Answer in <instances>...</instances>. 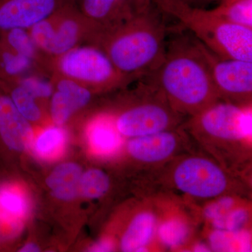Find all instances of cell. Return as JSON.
I'll return each mask as SVG.
<instances>
[{
    "mask_svg": "<svg viewBox=\"0 0 252 252\" xmlns=\"http://www.w3.org/2000/svg\"><path fill=\"white\" fill-rule=\"evenodd\" d=\"M144 78L157 84L172 108L185 117L220 100L195 37L182 34L172 39L161 64Z\"/></svg>",
    "mask_w": 252,
    "mask_h": 252,
    "instance_id": "cell-1",
    "label": "cell"
},
{
    "mask_svg": "<svg viewBox=\"0 0 252 252\" xmlns=\"http://www.w3.org/2000/svg\"><path fill=\"white\" fill-rule=\"evenodd\" d=\"M152 4L122 22L101 28L91 44L103 50L119 72L135 80L153 73L166 51V27Z\"/></svg>",
    "mask_w": 252,
    "mask_h": 252,
    "instance_id": "cell-2",
    "label": "cell"
},
{
    "mask_svg": "<svg viewBox=\"0 0 252 252\" xmlns=\"http://www.w3.org/2000/svg\"><path fill=\"white\" fill-rule=\"evenodd\" d=\"M252 105L220 100L181 125L228 171L240 176L252 157Z\"/></svg>",
    "mask_w": 252,
    "mask_h": 252,
    "instance_id": "cell-3",
    "label": "cell"
},
{
    "mask_svg": "<svg viewBox=\"0 0 252 252\" xmlns=\"http://www.w3.org/2000/svg\"><path fill=\"white\" fill-rule=\"evenodd\" d=\"M162 12L171 15L193 33L207 49L220 59L252 62V28L235 24L206 10L177 0H153Z\"/></svg>",
    "mask_w": 252,
    "mask_h": 252,
    "instance_id": "cell-4",
    "label": "cell"
},
{
    "mask_svg": "<svg viewBox=\"0 0 252 252\" xmlns=\"http://www.w3.org/2000/svg\"><path fill=\"white\" fill-rule=\"evenodd\" d=\"M165 182L181 193L195 200H212L226 194L243 193L238 177L215 159L200 155L178 156L168 162Z\"/></svg>",
    "mask_w": 252,
    "mask_h": 252,
    "instance_id": "cell-5",
    "label": "cell"
},
{
    "mask_svg": "<svg viewBox=\"0 0 252 252\" xmlns=\"http://www.w3.org/2000/svg\"><path fill=\"white\" fill-rule=\"evenodd\" d=\"M140 80L131 93L128 105L116 117L112 115L120 135L130 139L180 127L185 117L172 108L153 81Z\"/></svg>",
    "mask_w": 252,
    "mask_h": 252,
    "instance_id": "cell-6",
    "label": "cell"
},
{
    "mask_svg": "<svg viewBox=\"0 0 252 252\" xmlns=\"http://www.w3.org/2000/svg\"><path fill=\"white\" fill-rule=\"evenodd\" d=\"M51 74L68 78L93 91L122 88L135 81L119 72L98 46L84 44L50 61Z\"/></svg>",
    "mask_w": 252,
    "mask_h": 252,
    "instance_id": "cell-7",
    "label": "cell"
},
{
    "mask_svg": "<svg viewBox=\"0 0 252 252\" xmlns=\"http://www.w3.org/2000/svg\"><path fill=\"white\" fill-rule=\"evenodd\" d=\"M101 26L69 5L28 30L39 51L51 61L84 44H93Z\"/></svg>",
    "mask_w": 252,
    "mask_h": 252,
    "instance_id": "cell-8",
    "label": "cell"
},
{
    "mask_svg": "<svg viewBox=\"0 0 252 252\" xmlns=\"http://www.w3.org/2000/svg\"><path fill=\"white\" fill-rule=\"evenodd\" d=\"M196 41L210 69L220 100L240 106L252 105V62L220 59L198 39Z\"/></svg>",
    "mask_w": 252,
    "mask_h": 252,
    "instance_id": "cell-9",
    "label": "cell"
},
{
    "mask_svg": "<svg viewBox=\"0 0 252 252\" xmlns=\"http://www.w3.org/2000/svg\"><path fill=\"white\" fill-rule=\"evenodd\" d=\"M187 137L188 134L180 126L173 130L129 139L126 149L142 170H155L178 157Z\"/></svg>",
    "mask_w": 252,
    "mask_h": 252,
    "instance_id": "cell-10",
    "label": "cell"
},
{
    "mask_svg": "<svg viewBox=\"0 0 252 252\" xmlns=\"http://www.w3.org/2000/svg\"><path fill=\"white\" fill-rule=\"evenodd\" d=\"M77 0H0V34L29 30Z\"/></svg>",
    "mask_w": 252,
    "mask_h": 252,
    "instance_id": "cell-11",
    "label": "cell"
},
{
    "mask_svg": "<svg viewBox=\"0 0 252 252\" xmlns=\"http://www.w3.org/2000/svg\"><path fill=\"white\" fill-rule=\"evenodd\" d=\"M54 92L51 95V119L57 126L64 125L79 109L90 103L94 91L77 81L53 74Z\"/></svg>",
    "mask_w": 252,
    "mask_h": 252,
    "instance_id": "cell-12",
    "label": "cell"
},
{
    "mask_svg": "<svg viewBox=\"0 0 252 252\" xmlns=\"http://www.w3.org/2000/svg\"><path fill=\"white\" fill-rule=\"evenodd\" d=\"M0 140L10 150L23 152L31 147L32 127L0 87Z\"/></svg>",
    "mask_w": 252,
    "mask_h": 252,
    "instance_id": "cell-13",
    "label": "cell"
},
{
    "mask_svg": "<svg viewBox=\"0 0 252 252\" xmlns=\"http://www.w3.org/2000/svg\"><path fill=\"white\" fill-rule=\"evenodd\" d=\"M159 217L157 209L151 204H142L127 223L120 240L122 252H144L148 250L154 239Z\"/></svg>",
    "mask_w": 252,
    "mask_h": 252,
    "instance_id": "cell-14",
    "label": "cell"
},
{
    "mask_svg": "<svg viewBox=\"0 0 252 252\" xmlns=\"http://www.w3.org/2000/svg\"><path fill=\"white\" fill-rule=\"evenodd\" d=\"M87 135L91 149L99 155L114 154L122 145V136L111 114H102L94 118L88 127Z\"/></svg>",
    "mask_w": 252,
    "mask_h": 252,
    "instance_id": "cell-15",
    "label": "cell"
},
{
    "mask_svg": "<svg viewBox=\"0 0 252 252\" xmlns=\"http://www.w3.org/2000/svg\"><path fill=\"white\" fill-rule=\"evenodd\" d=\"M82 170L74 162L61 164L53 170L46 179V185L55 198L70 200L76 198L79 192V182Z\"/></svg>",
    "mask_w": 252,
    "mask_h": 252,
    "instance_id": "cell-16",
    "label": "cell"
},
{
    "mask_svg": "<svg viewBox=\"0 0 252 252\" xmlns=\"http://www.w3.org/2000/svg\"><path fill=\"white\" fill-rule=\"evenodd\" d=\"M192 228L187 219L181 215L158 219L157 236L159 243L168 249H176L185 245L192 234Z\"/></svg>",
    "mask_w": 252,
    "mask_h": 252,
    "instance_id": "cell-17",
    "label": "cell"
},
{
    "mask_svg": "<svg viewBox=\"0 0 252 252\" xmlns=\"http://www.w3.org/2000/svg\"><path fill=\"white\" fill-rule=\"evenodd\" d=\"M214 11L226 21L252 28V0H220Z\"/></svg>",
    "mask_w": 252,
    "mask_h": 252,
    "instance_id": "cell-18",
    "label": "cell"
},
{
    "mask_svg": "<svg viewBox=\"0 0 252 252\" xmlns=\"http://www.w3.org/2000/svg\"><path fill=\"white\" fill-rule=\"evenodd\" d=\"M1 88L9 94L18 112L28 122H36L40 120L41 112L36 103L35 97H33L18 83H14Z\"/></svg>",
    "mask_w": 252,
    "mask_h": 252,
    "instance_id": "cell-19",
    "label": "cell"
},
{
    "mask_svg": "<svg viewBox=\"0 0 252 252\" xmlns=\"http://www.w3.org/2000/svg\"><path fill=\"white\" fill-rule=\"evenodd\" d=\"M26 208V200L18 190L8 187L0 189V221L13 223L24 216Z\"/></svg>",
    "mask_w": 252,
    "mask_h": 252,
    "instance_id": "cell-20",
    "label": "cell"
},
{
    "mask_svg": "<svg viewBox=\"0 0 252 252\" xmlns=\"http://www.w3.org/2000/svg\"><path fill=\"white\" fill-rule=\"evenodd\" d=\"M250 212V205L243 201L227 212L224 216L209 224L212 229L238 233L246 229L251 218Z\"/></svg>",
    "mask_w": 252,
    "mask_h": 252,
    "instance_id": "cell-21",
    "label": "cell"
},
{
    "mask_svg": "<svg viewBox=\"0 0 252 252\" xmlns=\"http://www.w3.org/2000/svg\"><path fill=\"white\" fill-rule=\"evenodd\" d=\"M110 188V179L107 173L99 169H91L81 175L79 192L89 199L104 196Z\"/></svg>",
    "mask_w": 252,
    "mask_h": 252,
    "instance_id": "cell-22",
    "label": "cell"
},
{
    "mask_svg": "<svg viewBox=\"0 0 252 252\" xmlns=\"http://www.w3.org/2000/svg\"><path fill=\"white\" fill-rule=\"evenodd\" d=\"M244 198L238 194H226L208 200L202 210L203 220L210 223L218 220L233 207L243 203Z\"/></svg>",
    "mask_w": 252,
    "mask_h": 252,
    "instance_id": "cell-23",
    "label": "cell"
},
{
    "mask_svg": "<svg viewBox=\"0 0 252 252\" xmlns=\"http://www.w3.org/2000/svg\"><path fill=\"white\" fill-rule=\"evenodd\" d=\"M65 138V132L61 127H49L36 140V152L43 157H53L63 148Z\"/></svg>",
    "mask_w": 252,
    "mask_h": 252,
    "instance_id": "cell-24",
    "label": "cell"
},
{
    "mask_svg": "<svg viewBox=\"0 0 252 252\" xmlns=\"http://www.w3.org/2000/svg\"><path fill=\"white\" fill-rule=\"evenodd\" d=\"M17 83L36 99L51 97L54 92L52 81L42 79L40 74H29L20 79Z\"/></svg>",
    "mask_w": 252,
    "mask_h": 252,
    "instance_id": "cell-25",
    "label": "cell"
},
{
    "mask_svg": "<svg viewBox=\"0 0 252 252\" xmlns=\"http://www.w3.org/2000/svg\"><path fill=\"white\" fill-rule=\"evenodd\" d=\"M114 249V244L112 240L109 239H104L100 240L94 246L91 247L90 251L91 252H110Z\"/></svg>",
    "mask_w": 252,
    "mask_h": 252,
    "instance_id": "cell-26",
    "label": "cell"
},
{
    "mask_svg": "<svg viewBox=\"0 0 252 252\" xmlns=\"http://www.w3.org/2000/svg\"><path fill=\"white\" fill-rule=\"evenodd\" d=\"M39 251H40V248L36 244L34 243H28L19 250V252H37Z\"/></svg>",
    "mask_w": 252,
    "mask_h": 252,
    "instance_id": "cell-27",
    "label": "cell"
},
{
    "mask_svg": "<svg viewBox=\"0 0 252 252\" xmlns=\"http://www.w3.org/2000/svg\"><path fill=\"white\" fill-rule=\"evenodd\" d=\"M214 1V0H189L188 4H192L193 2L198 3H205V2H210V1Z\"/></svg>",
    "mask_w": 252,
    "mask_h": 252,
    "instance_id": "cell-28",
    "label": "cell"
},
{
    "mask_svg": "<svg viewBox=\"0 0 252 252\" xmlns=\"http://www.w3.org/2000/svg\"><path fill=\"white\" fill-rule=\"evenodd\" d=\"M177 1H185V2L188 3L189 0H177Z\"/></svg>",
    "mask_w": 252,
    "mask_h": 252,
    "instance_id": "cell-29",
    "label": "cell"
}]
</instances>
